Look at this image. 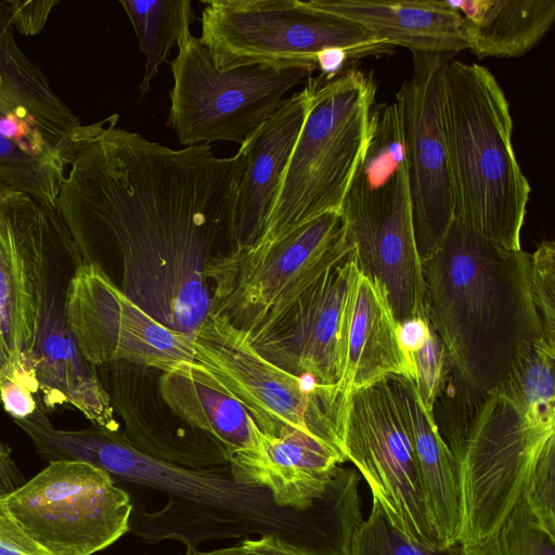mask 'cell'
<instances>
[{
    "label": "cell",
    "instance_id": "cell-5",
    "mask_svg": "<svg viewBox=\"0 0 555 555\" xmlns=\"http://www.w3.org/2000/svg\"><path fill=\"white\" fill-rule=\"evenodd\" d=\"M131 512L104 469L53 461L0 495V541L21 555H92L128 532Z\"/></svg>",
    "mask_w": 555,
    "mask_h": 555
},
{
    "label": "cell",
    "instance_id": "cell-9",
    "mask_svg": "<svg viewBox=\"0 0 555 555\" xmlns=\"http://www.w3.org/2000/svg\"><path fill=\"white\" fill-rule=\"evenodd\" d=\"M82 128L20 50L0 0V182L55 208Z\"/></svg>",
    "mask_w": 555,
    "mask_h": 555
},
{
    "label": "cell",
    "instance_id": "cell-15",
    "mask_svg": "<svg viewBox=\"0 0 555 555\" xmlns=\"http://www.w3.org/2000/svg\"><path fill=\"white\" fill-rule=\"evenodd\" d=\"M66 309L79 348L95 367L126 362L165 372L195 362L193 337L155 320L98 263L83 261L76 269Z\"/></svg>",
    "mask_w": 555,
    "mask_h": 555
},
{
    "label": "cell",
    "instance_id": "cell-14",
    "mask_svg": "<svg viewBox=\"0 0 555 555\" xmlns=\"http://www.w3.org/2000/svg\"><path fill=\"white\" fill-rule=\"evenodd\" d=\"M413 73L396 94L421 262L442 244L454 221V192L444 131V68L451 56L412 53Z\"/></svg>",
    "mask_w": 555,
    "mask_h": 555
},
{
    "label": "cell",
    "instance_id": "cell-16",
    "mask_svg": "<svg viewBox=\"0 0 555 555\" xmlns=\"http://www.w3.org/2000/svg\"><path fill=\"white\" fill-rule=\"evenodd\" d=\"M353 250L264 326L246 334L279 369L319 385L340 382L358 279Z\"/></svg>",
    "mask_w": 555,
    "mask_h": 555
},
{
    "label": "cell",
    "instance_id": "cell-18",
    "mask_svg": "<svg viewBox=\"0 0 555 555\" xmlns=\"http://www.w3.org/2000/svg\"><path fill=\"white\" fill-rule=\"evenodd\" d=\"M46 206L0 182V386L18 378L39 391L31 362L36 278L30 253Z\"/></svg>",
    "mask_w": 555,
    "mask_h": 555
},
{
    "label": "cell",
    "instance_id": "cell-3",
    "mask_svg": "<svg viewBox=\"0 0 555 555\" xmlns=\"http://www.w3.org/2000/svg\"><path fill=\"white\" fill-rule=\"evenodd\" d=\"M443 91L454 219L519 250L531 188L514 152L505 93L487 67L452 59L444 68Z\"/></svg>",
    "mask_w": 555,
    "mask_h": 555
},
{
    "label": "cell",
    "instance_id": "cell-11",
    "mask_svg": "<svg viewBox=\"0 0 555 555\" xmlns=\"http://www.w3.org/2000/svg\"><path fill=\"white\" fill-rule=\"evenodd\" d=\"M169 62L167 126L183 146L214 141L243 143L285 101L284 95L308 79L317 65L253 64L219 69L199 37L186 34Z\"/></svg>",
    "mask_w": 555,
    "mask_h": 555
},
{
    "label": "cell",
    "instance_id": "cell-2",
    "mask_svg": "<svg viewBox=\"0 0 555 555\" xmlns=\"http://www.w3.org/2000/svg\"><path fill=\"white\" fill-rule=\"evenodd\" d=\"M427 317L467 399L480 401L543 339L530 293V254L452 222L422 261Z\"/></svg>",
    "mask_w": 555,
    "mask_h": 555
},
{
    "label": "cell",
    "instance_id": "cell-34",
    "mask_svg": "<svg viewBox=\"0 0 555 555\" xmlns=\"http://www.w3.org/2000/svg\"><path fill=\"white\" fill-rule=\"evenodd\" d=\"M38 392L18 378H7L0 386V403L13 420L30 416L38 404Z\"/></svg>",
    "mask_w": 555,
    "mask_h": 555
},
{
    "label": "cell",
    "instance_id": "cell-30",
    "mask_svg": "<svg viewBox=\"0 0 555 555\" xmlns=\"http://www.w3.org/2000/svg\"><path fill=\"white\" fill-rule=\"evenodd\" d=\"M530 293L543 340L555 349V244L543 240L530 254Z\"/></svg>",
    "mask_w": 555,
    "mask_h": 555
},
{
    "label": "cell",
    "instance_id": "cell-22",
    "mask_svg": "<svg viewBox=\"0 0 555 555\" xmlns=\"http://www.w3.org/2000/svg\"><path fill=\"white\" fill-rule=\"evenodd\" d=\"M377 39L412 53L451 56L467 50L461 14L448 0H312Z\"/></svg>",
    "mask_w": 555,
    "mask_h": 555
},
{
    "label": "cell",
    "instance_id": "cell-20",
    "mask_svg": "<svg viewBox=\"0 0 555 555\" xmlns=\"http://www.w3.org/2000/svg\"><path fill=\"white\" fill-rule=\"evenodd\" d=\"M345 456L294 427L279 436L257 429L254 448L234 453L231 475L240 485L267 488L278 506L307 512L327 491Z\"/></svg>",
    "mask_w": 555,
    "mask_h": 555
},
{
    "label": "cell",
    "instance_id": "cell-10",
    "mask_svg": "<svg viewBox=\"0 0 555 555\" xmlns=\"http://www.w3.org/2000/svg\"><path fill=\"white\" fill-rule=\"evenodd\" d=\"M193 348L194 361L246 409L261 433L276 437L294 427L344 455L347 395L337 385H319L279 369L243 331L211 312L195 332Z\"/></svg>",
    "mask_w": 555,
    "mask_h": 555
},
{
    "label": "cell",
    "instance_id": "cell-32",
    "mask_svg": "<svg viewBox=\"0 0 555 555\" xmlns=\"http://www.w3.org/2000/svg\"><path fill=\"white\" fill-rule=\"evenodd\" d=\"M524 496L535 521L555 539V442L541 454Z\"/></svg>",
    "mask_w": 555,
    "mask_h": 555
},
{
    "label": "cell",
    "instance_id": "cell-31",
    "mask_svg": "<svg viewBox=\"0 0 555 555\" xmlns=\"http://www.w3.org/2000/svg\"><path fill=\"white\" fill-rule=\"evenodd\" d=\"M410 358L417 395L426 411L434 415L436 401L447 379L449 360L444 345L431 324L427 341Z\"/></svg>",
    "mask_w": 555,
    "mask_h": 555
},
{
    "label": "cell",
    "instance_id": "cell-33",
    "mask_svg": "<svg viewBox=\"0 0 555 555\" xmlns=\"http://www.w3.org/2000/svg\"><path fill=\"white\" fill-rule=\"evenodd\" d=\"M13 27L20 33L31 36L41 31L56 0L21 1L4 0Z\"/></svg>",
    "mask_w": 555,
    "mask_h": 555
},
{
    "label": "cell",
    "instance_id": "cell-25",
    "mask_svg": "<svg viewBox=\"0 0 555 555\" xmlns=\"http://www.w3.org/2000/svg\"><path fill=\"white\" fill-rule=\"evenodd\" d=\"M409 425L427 507L443 547L459 542L460 467L435 415L424 408L413 379L393 375Z\"/></svg>",
    "mask_w": 555,
    "mask_h": 555
},
{
    "label": "cell",
    "instance_id": "cell-12",
    "mask_svg": "<svg viewBox=\"0 0 555 555\" xmlns=\"http://www.w3.org/2000/svg\"><path fill=\"white\" fill-rule=\"evenodd\" d=\"M30 259L36 278L31 362L44 410L69 404L94 426L119 431L109 396L68 323V286L83 259L57 211L40 225Z\"/></svg>",
    "mask_w": 555,
    "mask_h": 555
},
{
    "label": "cell",
    "instance_id": "cell-4",
    "mask_svg": "<svg viewBox=\"0 0 555 555\" xmlns=\"http://www.w3.org/2000/svg\"><path fill=\"white\" fill-rule=\"evenodd\" d=\"M309 109L264 224L253 246L272 243L328 211H340L363 155L376 85L358 68L307 79Z\"/></svg>",
    "mask_w": 555,
    "mask_h": 555
},
{
    "label": "cell",
    "instance_id": "cell-13",
    "mask_svg": "<svg viewBox=\"0 0 555 555\" xmlns=\"http://www.w3.org/2000/svg\"><path fill=\"white\" fill-rule=\"evenodd\" d=\"M341 446L388 521L417 544L443 547L427 507L393 375L348 393Z\"/></svg>",
    "mask_w": 555,
    "mask_h": 555
},
{
    "label": "cell",
    "instance_id": "cell-39",
    "mask_svg": "<svg viewBox=\"0 0 555 555\" xmlns=\"http://www.w3.org/2000/svg\"><path fill=\"white\" fill-rule=\"evenodd\" d=\"M184 555H248L237 543L236 545L212 551H199L190 547Z\"/></svg>",
    "mask_w": 555,
    "mask_h": 555
},
{
    "label": "cell",
    "instance_id": "cell-38",
    "mask_svg": "<svg viewBox=\"0 0 555 555\" xmlns=\"http://www.w3.org/2000/svg\"><path fill=\"white\" fill-rule=\"evenodd\" d=\"M0 476L12 491L24 483V479L15 462L11 456L10 449L0 441Z\"/></svg>",
    "mask_w": 555,
    "mask_h": 555
},
{
    "label": "cell",
    "instance_id": "cell-35",
    "mask_svg": "<svg viewBox=\"0 0 555 555\" xmlns=\"http://www.w3.org/2000/svg\"><path fill=\"white\" fill-rule=\"evenodd\" d=\"M238 544L248 555H324L272 534L259 539H245Z\"/></svg>",
    "mask_w": 555,
    "mask_h": 555
},
{
    "label": "cell",
    "instance_id": "cell-41",
    "mask_svg": "<svg viewBox=\"0 0 555 555\" xmlns=\"http://www.w3.org/2000/svg\"><path fill=\"white\" fill-rule=\"evenodd\" d=\"M10 491L11 490L9 489V487L7 486V483L3 481V479L0 476V495H3Z\"/></svg>",
    "mask_w": 555,
    "mask_h": 555
},
{
    "label": "cell",
    "instance_id": "cell-29",
    "mask_svg": "<svg viewBox=\"0 0 555 555\" xmlns=\"http://www.w3.org/2000/svg\"><path fill=\"white\" fill-rule=\"evenodd\" d=\"M352 555H463L459 544L426 547L397 530L373 500L372 509L363 520L353 542Z\"/></svg>",
    "mask_w": 555,
    "mask_h": 555
},
{
    "label": "cell",
    "instance_id": "cell-6",
    "mask_svg": "<svg viewBox=\"0 0 555 555\" xmlns=\"http://www.w3.org/2000/svg\"><path fill=\"white\" fill-rule=\"evenodd\" d=\"M552 442L555 411L526 408L499 388L478 402L459 455L463 553L499 532Z\"/></svg>",
    "mask_w": 555,
    "mask_h": 555
},
{
    "label": "cell",
    "instance_id": "cell-37",
    "mask_svg": "<svg viewBox=\"0 0 555 555\" xmlns=\"http://www.w3.org/2000/svg\"><path fill=\"white\" fill-rule=\"evenodd\" d=\"M351 57L349 53L343 49H326L315 56L317 68L320 69L322 76L332 78L344 72L348 61Z\"/></svg>",
    "mask_w": 555,
    "mask_h": 555
},
{
    "label": "cell",
    "instance_id": "cell-8",
    "mask_svg": "<svg viewBox=\"0 0 555 555\" xmlns=\"http://www.w3.org/2000/svg\"><path fill=\"white\" fill-rule=\"evenodd\" d=\"M205 4L201 41L219 69L263 64H315L326 49L351 60L389 53L392 47L361 26L299 0H210Z\"/></svg>",
    "mask_w": 555,
    "mask_h": 555
},
{
    "label": "cell",
    "instance_id": "cell-21",
    "mask_svg": "<svg viewBox=\"0 0 555 555\" xmlns=\"http://www.w3.org/2000/svg\"><path fill=\"white\" fill-rule=\"evenodd\" d=\"M310 103L306 87L270 115L241 144L246 168L237 192L235 236L240 247L260 238Z\"/></svg>",
    "mask_w": 555,
    "mask_h": 555
},
{
    "label": "cell",
    "instance_id": "cell-40",
    "mask_svg": "<svg viewBox=\"0 0 555 555\" xmlns=\"http://www.w3.org/2000/svg\"><path fill=\"white\" fill-rule=\"evenodd\" d=\"M0 555H21L0 541Z\"/></svg>",
    "mask_w": 555,
    "mask_h": 555
},
{
    "label": "cell",
    "instance_id": "cell-27",
    "mask_svg": "<svg viewBox=\"0 0 555 555\" xmlns=\"http://www.w3.org/2000/svg\"><path fill=\"white\" fill-rule=\"evenodd\" d=\"M127 13L139 47L146 57L144 74L139 85L141 96L151 91V83L159 66L167 62L173 46L189 33L195 14L190 0H120Z\"/></svg>",
    "mask_w": 555,
    "mask_h": 555
},
{
    "label": "cell",
    "instance_id": "cell-7",
    "mask_svg": "<svg viewBox=\"0 0 555 555\" xmlns=\"http://www.w3.org/2000/svg\"><path fill=\"white\" fill-rule=\"evenodd\" d=\"M353 250L340 211H328L267 245L211 258L209 312L248 334L275 319Z\"/></svg>",
    "mask_w": 555,
    "mask_h": 555
},
{
    "label": "cell",
    "instance_id": "cell-36",
    "mask_svg": "<svg viewBox=\"0 0 555 555\" xmlns=\"http://www.w3.org/2000/svg\"><path fill=\"white\" fill-rule=\"evenodd\" d=\"M399 339L409 357L420 350L428 339L430 323L425 318H414L398 324Z\"/></svg>",
    "mask_w": 555,
    "mask_h": 555
},
{
    "label": "cell",
    "instance_id": "cell-23",
    "mask_svg": "<svg viewBox=\"0 0 555 555\" xmlns=\"http://www.w3.org/2000/svg\"><path fill=\"white\" fill-rule=\"evenodd\" d=\"M389 375L414 379L411 358L399 339L384 289L358 273L349 321L345 370L338 388L348 396Z\"/></svg>",
    "mask_w": 555,
    "mask_h": 555
},
{
    "label": "cell",
    "instance_id": "cell-28",
    "mask_svg": "<svg viewBox=\"0 0 555 555\" xmlns=\"http://www.w3.org/2000/svg\"><path fill=\"white\" fill-rule=\"evenodd\" d=\"M463 555H555V539L539 526L521 496L493 539Z\"/></svg>",
    "mask_w": 555,
    "mask_h": 555
},
{
    "label": "cell",
    "instance_id": "cell-24",
    "mask_svg": "<svg viewBox=\"0 0 555 555\" xmlns=\"http://www.w3.org/2000/svg\"><path fill=\"white\" fill-rule=\"evenodd\" d=\"M158 391L185 424L214 437L231 456L257 443V425L246 409L197 362L160 372Z\"/></svg>",
    "mask_w": 555,
    "mask_h": 555
},
{
    "label": "cell",
    "instance_id": "cell-19",
    "mask_svg": "<svg viewBox=\"0 0 555 555\" xmlns=\"http://www.w3.org/2000/svg\"><path fill=\"white\" fill-rule=\"evenodd\" d=\"M114 412L125 422L126 442L157 462L188 469L228 464L230 454L214 437L185 424L163 400L153 369L126 362L96 366Z\"/></svg>",
    "mask_w": 555,
    "mask_h": 555
},
{
    "label": "cell",
    "instance_id": "cell-26",
    "mask_svg": "<svg viewBox=\"0 0 555 555\" xmlns=\"http://www.w3.org/2000/svg\"><path fill=\"white\" fill-rule=\"evenodd\" d=\"M448 2L461 14L468 50L479 59L522 56L555 22L554 0Z\"/></svg>",
    "mask_w": 555,
    "mask_h": 555
},
{
    "label": "cell",
    "instance_id": "cell-1",
    "mask_svg": "<svg viewBox=\"0 0 555 555\" xmlns=\"http://www.w3.org/2000/svg\"><path fill=\"white\" fill-rule=\"evenodd\" d=\"M118 118L85 125L55 208L85 262L117 258L120 291L193 337L210 308L205 267L237 246L245 157H219L210 144L171 149Z\"/></svg>",
    "mask_w": 555,
    "mask_h": 555
},
{
    "label": "cell",
    "instance_id": "cell-17",
    "mask_svg": "<svg viewBox=\"0 0 555 555\" xmlns=\"http://www.w3.org/2000/svg\"><path fill=\"white\" fill-rule=\"evenodd\" d=\"M340 214L358 271L384 289L398 324L428 319L406 167L376 189L348 193Z\"/></svg>",
    "mask_w": 555,
    "mask_h": 555
}]
</instances>
